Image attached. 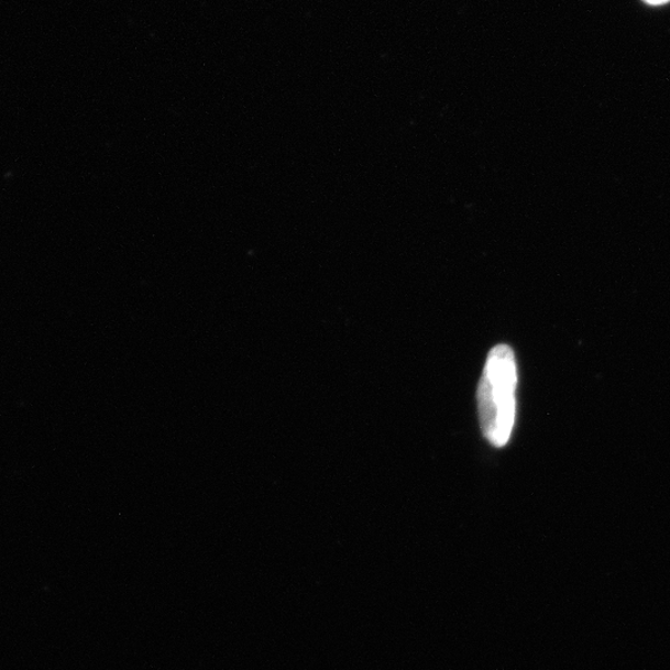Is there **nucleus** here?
Segmentation results:
<instances>
[{"label": "nucleus", "mask_w": 670, "mask_h": 670, "mask_svg": "<svg viewBox=\"0 0 670 670\" xmlns=\"http://www.w3.org/2000/svg\"><path fill=\"white\" fill-rule=\"evenodd\" d=\"M517 364L512 348L494 347L485 362L477 392L481 429L490 443L509 442L516 421Z\"/></svg>", "instance_id": "nucleus-1"}, {"label": "nucleus", "mask_w": 670, "mask_h": 670, "mask_svg": "<svg viewBox=\"0 0 670 670\" xmlns=\"http://www.w3.org/2000/svg\"><path fill=\"white\" fill-rule=\"evenodd\" d=\"M645 2L649 6H663L669 3L670 0H645Z\"/></svg>", "instance_id": "nucleus-2"}]
</instances>
